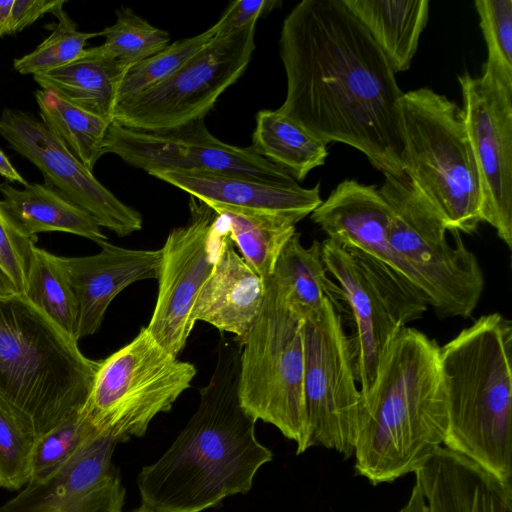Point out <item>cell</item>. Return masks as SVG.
I'll return each instance as SVG.
<instances>
[{"instance_id":"10","label":"cell","mask_w":512,"mask_h":512,"mask_svg":"<svg viewBox=\"0 0 512 512\" xmlns=\"http://www.w3.org/2000/svg\"><path fill=\"white\" fill-rule=\"evenodd\" d=\"M326 270L338 282L355 323L350 337L362 397L371 390L381 360L398 332L422 317L427 303L404 277L366 254L326 238L321 242Z\"/></svg>"},{"instance_id":"14","label":"cell","mask_w":512,"mask_h":512,"mask_svg":"<svg viewBox=\"0 0 512 512\" xmlns=\"http://www.w3.org/2000/svg\"><path fill=\"white\" fill-rule=\"evenodd\" d=\"M103 153H113L148 174L161 170L206 171L261 182L296 185L292 175L257 154L250 146L222 142L204 118L165 131H142L111 123Z\"/></svg>"},{"instance_id":"8","label":"cell","mask_w":512,"mask_h":512,"mask_svg":"<svg viewBox=\"0 0 512 512\" xmlns=\"http://www.w3.org/2000/svg\"><path fill=\"white\" fill-rule=\"evenodd\" d=\"M303 316L272 277L265 280L261 312L240 340L238 395L244 410L308 447L304 401Z\"/></svg>"},{"instance_id":"20","label":"cell","mask_w":512,"mask_h":512,"mask_svg":"<svg viewBox=\"0 0 512 512\" xmlns=\"http://www.w3.org/2000/svg\"><path fill=\"white\" fill-rule=\"evenodd\" d=\"M209 206L273 213L298 223L321 203L320 183L312 188L281 185L206 171L161 170L149 173Z\"/></svg>"},{"instance_id":"39","label":"cell","mask_w":512,"mask_h":512,"mask_svg":"<svg viewBox=\"0 0 512 512\" xmlns=\"http://www.w3.org/2000/svg\"><path fill=\"white\" fill-rule=\"evenodd\" d=\"M65 1L55 0H13L10 34L20 32L46 13H53Z\"/></svg>"},{"instance_id":"7","label":"cell","mask_w":512,"mask_h":512,"mask_svg":"<svg viewBox=\"0 0 512 512\" xmlns=\"http://www.w3.org/2000/svg\"><path fill=\"white\" fill-rule=\"evenodd\" d=\"M384 176L379 190L391 209L388 240L407 280L439 316L468 318L484 288L476 256L460 232L448 241L442 218L406 175Z\"/></svg>"},{"instance_id":"33","label":"cell","mask_w":512,"mask_h":512,"mask_svg":"<svg viewBox=\"0 0 512 512\" xmlns=\"http://www.w3.org/2000/svg\"><path fill=\"white\" fill-rule=\"evenodd\" d=\"M52 14L57 25L52 33L34 51L14 60V69L20 74H40L48 72L80 58L86 42L99 36V32H82L62 8Z\"/></svg>"},{"instance_id":"25","label":"cell","mask_w":512,"mask_h":512,"mask_svg":"<svg viewBox=\"0 0 512 512\" xmlns=\"http://www.w3.org/2000/svg\"><path fill=\"white\" fill-rule=\"evenodd\" d=\"M125 71L92 48L57 69L33 75L42 90L112 123L116 91Z\"/></svg>"},{"instance_id":"38","label":"cell","mask_w":512,"mask_h":512,"mask_svg":"<svg viewBox=\"0 0 512 512\" xmlns=\"http://www.w3.org/2000/svg\"><path fill=\"white\" fill-rule=\"evenodd\" d=\"M279 1L236 0L229 3L219 20L213 25L216 36H225L256 24L257 19L273 9Z\"/></svg>"},{"instance_id":"12","label":"cell","mask_w":512,"mask_h":512,"mask_svg":"<svg viewBox=\"0 0 512 512\" xmlns=\"http://www.w3.org/2000/svg\"><path fill=\"white\" fill-rule=\"evenodd\" d=\"M255 25L216 36L170 77L117 103L112 123L156 132L204 118L245 72L255 48Z\"/></svg>"},{"instance_id":"42","label":"cell","mask_w":512,"mask_h":512,"mask_svg":"<svg viewBox=\"0 0 512 512\" xmlns=\"http://www.w3.org/2000/svg\"><path fill=\"white\" fill-rule=\"evenodd\" d=\"M21 294L16 283L0 263V296Z\"/></svg>"},{"instance_id":"18","label":"cell","mask_w":512,"mask_h":512,"mask_svg":"<svg viewBox=\"0 0 512 512\" xmlns=\"http://www.w3.org/2000/svg\"><path fill=\"white\" fill-rule=\"evenodd\" d=\"M94 255L62 257L77 303L76 339L95 334L112 300L131 284L156 279L161 250H137L102 244Z\"/></svg>"},{"instance_id":"31","label":"cell","mask_w":512,"mask_h":512,"mask_svg":"<svg viewBox=\"0 0 512 512\" xmlns=\"http://www.w3.org/2000/svg\"><path fill=\"white\" fill-rule=\"evenodd\" d=\"M99 36L105 37L104 43L92 49L125 72L170 44L167 31L152 26L127 7L117 11L115 23Z\"/></svg>"},{"instance_id":"35","label":"cell","mask_w":512,"mask_h":512,"mask_svg":"<svg viewBox=\"0 0 512 512\" xmlns=\"http://www.w3.org/2000/svg\"><path fill=\"white\" fill-rule=\"evenodd\" d=\"M80 411L35 442L30 481L48 477L83 445L99 436Z\"/></svg>"},{"instance_id":"26","label":"cell","mask_w":512,"mask_h":512,"mask_svg":"<svg viewBox=\"0 0 512 512\" xmlns=\"http://www.w3.org/2000/svg\"><path fill=\"white\" fill-rule=\"evenodd\" d=\"M299 182L328 156L326 144L278 110H260L250 146Z\"/></svg>"},{"instance_id":"9","label":"cell","mask_w":512,"mask_h":512,"mask_svg":"<svg viewBox=\"0 0 512 512\" xmlns=\"http://www.w3.org/2000/svg\"><path fill=\"white\" fill-rule=\"evenodd\" d=\"M196 373L193 364L169 353L143 327L130 343L99 361L80 412L99 435L117 443L141 437L156 415L171 410Z\"/></svg>"},{"instance_id":"2","label":"cell","mask_w":512,"mask_h":512,"mask_svg":"<svg viewBox=\"0 0 512 512\" xmlns=\"http://www.w3.org/2000/svg\"><path fill=\"white\" fill-rule=\"evenodd\" d=\"M241 342L222 341L197 410L169 449L140 471L142 503L158 512H201L246 494L273 458L255 436L256 419L238 395Z\"/></svg>"},{"instance_id":"4","label":"cell","mask_w":512,"mask_h":512,"mask_svg":"<svg viewBox=\"0 0 512 512\" xmlns=\"http://www.w3.org/2000/svg\"><path fill=\"white\" fill-rule=\"evenodd\" d=\"M512 322L476 319L440 347L447 399L443 447L512 486Z\"/></svg>"},{"instance_id":"1","label":"cell","mask_w":512,"mask_h":512,"mask_svg":"<svg viewBox=\"0 0 512 512\" xmlns=\"http://www.w3.org/2000/svg\"><path fill=\"white\" fill-rule=\"evenodd\" d=\"M287 90L279 112L324 144L362 152L403 176L401 101L387 57L342 0H303L283 21Z\"/></svg>"},{"instance_id":"28","label":"cell","mask_w":512,"mask_h":512,"mask_svg":"<svg viewBox=\"0 0 512 512\" xmlns=\"http://www.w3.org/2000/svg\"><path fill=\"white\" fill-rule=\"evenodd\" d=\"M226 222L231 241L241 257L263 280L273 274L286 242L296 233V222L273 213L210 206Z\"/></svg>"},{"instance_id":"19","label":"cell","mask_w":512,"mask_h":512,"mask_svg":"<svg viewBox=\"0 0 512 512\" xmlns=\"http://www.w3.org/2000/svg\"><path fill=\"white\" fill-rule=\"evenodd\" d=\"M310 215L327 238L366 254L407 280L389 244L391 209L377 185L346 179Z\"/></svg>"},{"instance_id":"32","label":"cell","mask_w":512,"mask_h":512,"mask_svg":"<svg viewBox=\"0 0 512 512\" xmlns=\"http://www.w3.org/2000/svg\"><path fill=\"white\" fill-rule=\"evenodd\" d=\"M215 37V28L211 26L200 34L170 43L130 67L118 84L115 105L170 77Z\"/></svg>"},{"instance_id":"5","label":"cell","mask_w":512,"mask_h":512,"mask_svg":"<svg viewBox=\"0 0 512 512\" xmlns=\"http://www.w3.org/2000/svg\"><path fill=\"white\" fill-rule=\"evenodd\" d=\"M98 365L23 294L0 296V413L32 441L83 408Z\"/></svg>"},{"instance_id":"3","label":"cell","mask_w":512,"mask_h":512,"mask_svg":"<svg viewBox=\"0 0 512 512\" xmlns=\"http://www.w3.org/2000/svg\"><path fill=\"white\" fill-rule=\"evenodd\" d=\"M448 425L440 346L411 327L388 346L362 397L355 470L373 485L415 473L443 445Z\"/></svg>"},{"instance_id":"6","label":"cell","mask_w":512,"mask_h":512,"mask_svg":"<svg viewBox=\"0 0 512 512\" xmlns=\"http://www.w3.org/2000/svg\"><path fill=\"white\" fill-rule=\"evenodd\" d=\"M403 169L449 231L481 222V188L461 107L429 88L403 94Z\"/></svg>"},{"instance_id":"17","label":"cell","mask_w":512,"mask_h":512,"mask_svg":"<svg viewBox=\"0 0 512 512\" xmlns=\"http://www.w3.org/2000/svg\"><path fill=\"white\" fill-rule=\"evenodd\" d=\"M116 444L96 436L51 475L29 481L0 512H122L125 489L111 465Z\"/></svg>"},{"instance_id":"36","label":"cell","mask_w":512,"mask_h":512,"mask_svg":"<svg viewBox=\"0 0 512 512\" xmlns=\"http://www.w3.org/2000/svg\"><path fill=\"white\" fill-rule=\"evenodd\" d=\"M34 444L0 413V487L20 490L29 483Z\"/></svg>"},{"instance_id":"23","label":"cell","mask_w":512,"mask_h":512,"mask_svg":"<svg viewBox=\"0 0 512 512\" xmlns=\"http://www.w3.org/2000/svg\"><path fill=\"white\" fill-rule=\"evenodd\" d=\"M1 206L29 237L40 232L60 231L87 238L99 246L108 242L97 222L46 185L27 183L16 189L0 184Z\"/></svg>"},{"instance_id":"30","label":"cell","mask_w":512,"mask_h":512,"mask_svg":"<svg viewBox=\"0 0 512 512\" xmlns=\"http://www.w3.org/2000/svg\"><path fill=\"white\" fill-rule=\"evenodd\" d=\"M22 294L62 332L77 341V303L60 256L35 245Z\"/></svg>"},{"instance_id":"24","label":"cell","mask_w":512,"mask_h":512,"mask_svg":"<svg viewBox=\"0 0 512 512\" xmlns=\"http://www.w3.org/2000/svg\"><path fill=\"white\" fill-rule=\"evenodd\" d=\"M387 57L393 71L409 69L429 15L428 0H342Z\"/></svg>"},{"instance_id":"21","label":"cell","mask_w":512,"mask_h":512,"mask_svg":"<svg viewBox=\"0 0 512 512\" xmlns=\"http://www.w3.org/2000/svg\"><path fill=\"white\" fill-rule=\"evenodd\" d=\"M264 297L265 280L236 252L228 233L196 297L191 318L242 340L258 318Z\"/></svg>"},{"instance_id":"13","label":"cell","mask_w":512,"mask_h":512,"mask_svg":"<svg viewBox=\"0 0 512 512\" xmlns=\"http://www.w3.org/2000/svg\"><path fill=\"white\" fill-rule=\"evenodd\" d=\"M189 208L187 224L173 228L160 249L158 296L146 327L176 357L194 327L191 311L196 297L228 234L225 219L209 205L190 196Z\"/></svg>"},{"instance_id":"40","label":"cell","mask_w":512,"mask_h":512,"mask_svg":"<svg viewBox=\"0 0 512 512\" xmlns=\"http://www.w3.org/2000/svg\"><path fill=\"white\" fill-rule=\"evenodd\" d=\"M0 175L9 182H17L26 185L27 182L11 164L7 156L0 150Z\"/></svg>"},{"instance_id":"16","label":"cell","mask_w":512,"mask_h":512,"mask_svg":"<svg viewBox=\"0 0 512 512\" xmlns=\"http://www.w3.org/2000/svg\"><path fill=\"white\" fill-rule=\"evenodd\" d=\"M0 136L42 173L45 185L88 213L100 227L119 237L140 231L139 211L104 187L45 127L27 112L4 109Z\"/></svg>"},{"instance_id":"43","label":"cell","mask_w":512,"mask_h":512,"mask_svg":"<svg viewBox=\"0 0 512 512\" xmlns=\"http://www.w3.org/2000/svg\"><path fill=\"white\" fill-rule=\"evenodd\" d=\"M131 512H158V511H156L153 508L142 503V505L140 507L136 508L135 510H133Z\"/></svg>"},{"instance_id":"41","label":"cell","mask_w":512,"mask_h":512,"mask_svg":"<svg viewBox=\"0 0 512 512\" xmlns=\"http://www.w3.org/2000/svg\"><path fill=\"white\" fill-rule=\"evenodd\" d=\"M13 0H0V37L10 34V19Z\"/></svg>"},{"instance_id":"27","label":"cell","mask_w":512,"mask_h":512,"mask_svg":"<svg viewBox=\"0 0 512 512\" xmlns=\"http://www.w3.org/2000/svg\"><path fill=\"white\" fill-rule=\"evenodd\" d=\"M271 277L303 318L317 316L327 296L341 297L340 288L328 277L321 242L314 240L304 247L297 232L281 250Z\"/></svg>"},{"instance_id":"11","label":"cell","mask_w":512,"mask_h":512,"mask_svg":"<svg viewBox=\"0 0 512 512\" xmlns=\"http://www.w3.org/2000/svg\"><path fill=\"white\" fill-rule=\"evenodd\" d=\"M337 300L327 296L317 316L303 318L304 401L308 447L323 446L350 457L355 450L362 394Z\"/></svg>"},{"instance_id":"29","label":"cell","mask_w":512,"mask_h":512,"mask_svg":"<svg viewBox=\"0 0 512 512\" xmlns=\"http://www.w3.org/2000/svg\"><path fill=\"white\" fill-rule=\"evenodd\" d=\"M35 98L47 130L90 171L103 153L110 121L87 112L52 91L37 90Z\"/></svg>"},{"instance_id":"15","label":"cell","mask_w":512,"mask_h":512,"mask_svg":"<svg viewBox=\"0 0 512 512\" xmlns=\"http://www.w3.org/2000/svg\"><path fill=\"white\" fill-rule=\"evenodd\" d=\"M462 116L477 165L481 222L512 248V90L492 75L458 76Z\"/></svg>"},{"instance_id":"22","label":"cell","mask_w":512,"mask_h":512,"mask_svg":"<svg viewBox=\"0 0 512 512\" xmlns=\"http://www.w3.org/2000/svg\"><path fill=\"white\" fill-rule=\"evenodd\" d=\"M414 474L429 512H512V486L445 447Z\"/></svg>"},{"instance_id":"37","label":"cell","mask_w":512,"mask_h":512,"mask_svg":"<svg viewBox=\"0 0 512 512\" xmlns=\"http://www.w3.org/2000/svg\"><path fill=\"white\" fill-rule=\"evenodd\" d=\"M36 238L27 236L0 204V263L24 292Z\"/></svg>"},{"instance_id":"34","label":"cell","mask_w":512,"mask_h":512,"mask_svg":"<svg viewBox=\"0 0 512 512\" xmlns=\"http://www.w3.org/2000/svg\"><path fill=\"white\" fill-rule=\"evenodd\" d=\"M474 4L488 53L483 73L512 90V0H477Z\"/></svg>"}]
</instances>
